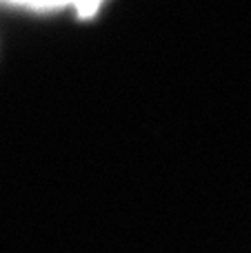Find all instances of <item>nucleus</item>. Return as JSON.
<instances>
[{
  "label": "nucleus",
  "instance_id": "nucleus-1",
  "mask_svg": "<svg viewBox=\"0 0 251 253\" xmlns=\"http://www.w3.org/2000/svg\"><path fill=\"white\" fill-rule=\"evenodd\" d=\"M9 4H18V7H29V9H58L65 4H74L76 0H4Z\"/></svg>",
  "mask_w": 251,
  "mask_h": 253
},
{
  "label": "nucleus",
  "instance_id": "nucleus-2",
  "mask_svg": "<svg viewBox=\"0 0 251 253\" xmlns=\"http://www.w3.org/2000/svg\"><path fill=\"white\" fill-rule=\"evenodd\" d=\"M102 0H76L74 2V9L80 13V16H91V13L98 11V7H100Z\"/></svg>",
  "mask_w": 251,
  "mask_h": 253
}]
</instances>
